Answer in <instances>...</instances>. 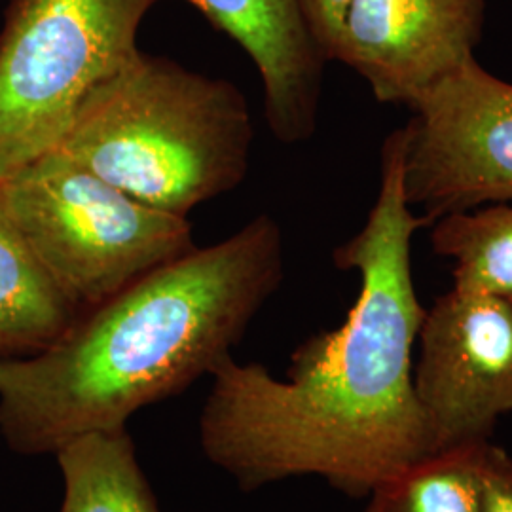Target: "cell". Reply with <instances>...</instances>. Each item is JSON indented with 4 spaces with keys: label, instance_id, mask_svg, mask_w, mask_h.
<instances>
[{
    "label": "cell",
    "instance_id": "1",
    "mask_svg": "<svg viewBox=\"0 0 512 512\" xmlns=\"http://www.w3.org/2000/svg\"><path fill=\"white\" fill-rule=\"evenodd\" d=\"M429 226L404 200L401 133L382 147L380 190L365 226L334 251L361 289L346 321L300 344L287 378L226 357L200 414L205 459L241 492L319 476L359 499L431 454L414 391L425 308L412 239Z\"/></svg>",
    "mask_w": 512,
    "mask_h": 512
},
{
    "label": "cell",
    "instance_id": "2",
    "mask_svg": "<svg viewBox=\"0 0 512 512\" xmlns=\"http://www.w3.org/2000/svg\"><path fill=\"white\" fill-rule=\"evenodd\" d=\"M285 277L279 224L258 215L82 311L40 353L0 359V437L55 456L84 433L122 429L232 355Z\"/></svg>",
    "mask_w": 512,
    "mask_h": 512
},
{
    "label": "cell",
    "instance_id": "3",
    "mask_svg": "<svg viewBox=\"0 0 512 512\" xmlns=\"http://www.w3.org/2000/svg\"><path fill=\"white\" fill-rule=\"evenodd\" d=\"M253 141L234 82L139 50L84 99L55 148L133 200L188 217L243 183Z\"/></svg>",
    "mask_w": 512,
    "mask_h": 512
},
{
    "label": "cell",
    "instance_id": "4",
    "mask_svg": "<svg viewBox=\"0 0 512 512\" xmlns=\"http://www.w3.org/2000/svg\"><path fill=\"white\" fill-rule=\"evenodd\" d=\"M0 188L35 255L84 311L198 247L188 217L133 200L59 148Z\"/></svg>",
    "mask_w": 512,
    "mask_h": 512
},
{
    "label": "cell",
    "instance_id": "5",
    "mask_svg": "<svg viewBox=\"0 0 512 512\" xmlns=\"http://www.w3.org/2000/svg\"><path fill=\"white\" fill-rule=\"evenodd\" d=\"M160 0H10L0 29V183L54 150L84 99L139 52Z\"/></svg>",
    "mask_w": 512,
    "mask_h": 512
},
{
    "label": "cell",
    "instance_id": "6",
    "mask_svg": "<svg viewBox=\"0 0 512 512\" xmlns=\"http://www.w3.org/2000/svg\"><path fill=\"white\" fill-rule=\"evenodd\" d=\"M401 128V183L408 207L429 224L512 203V84L476 57L410 105Z\"/></svg>",
    "mask_w": 512,
    "mask_h": 512
},
{
    "label": "cell",
    "instance_id": "7",
    "mask_svg": "<svg viewBox=\"0 0 512 512\" xmlns=\"http://www.w3.org/2000/svg\"><path fill=\"white\" fill-rule=\"evenodd\" d=\"M414 391L431 454L490 442L512 412V306L452 285L425 308Z\"/></svg>",
    "mask_w": 512,
    "mask_h": 512
},
{
    "label": "cell",
    "instance_id": "8",
    "mask_svg": "<svg viewBox=\"0 0 512 512\" xmlns=\"http://www.w3.org/2000/svg\"><path fill=\"white\" fill-rule=\"evenodd\" d=\"M486 0H349L332 61L359 74L376 101L410 107L475 57Z\"/></svg>",
    "mask_w": 512,
    "mask_h": 512
},
{
    "label": "cell",
    "instance_id": "9",
    "mask_svg": "<svg viewBox=\"0 0 512 512\" xmlns=\"http://www.w3.org/2000/svg\"><path fill=\"white\" fill-rule=\"evenodd\" d=\"M238 42L262 80L264 118L283 145L317 131L329 59L311 33L302 0H184Z\"/></svg>",
    "mask_w": 512,
    "mask_h": 512
},
{
    "label": "cell",
    "instance_id": "10",
    "mask_svg": "<svg viewBox=\"0 0 512 512\" xmlns=\"http://www.w3.org/2000/svg\"><path fill=\"white\" fill-rule=\"evenodd\" d=\"M82 311L35 255L0 188V359L50 348Z\"/></svg>",
    "mask_w": 512,
    "mask_h": 512
},
{
    "label": "cell",
    "instance_id": "11",
    "mask_svg": "<svg viewBox=\"0 0 512 512\" xmlns=\"http://www.w3.org/2000/svg\"><path fill=\"white\" fill-rule=\"evenodd\" d=\"M55 459L63 476L59 512H162L128 427L84 433Z\"/></svg>",
    "mask_w": 512,
    "mask_h": 512
},
{
    "label": "cell",
    "instance_id": "12",
    "mask_svg": "<svg viewBox=\"0 0 512 512\" xmlns=\"http://www.w3.org/2000/svg\"><path fill=\"white\" fill-rule=\"evenodd\" d=\"M431 245L454 262V285L512 306V203L442 217L433 222Z\"/></svg>",
    "mask_w": 512,
    "mask_h": 512
},
{
    "label": "cell",
    "instance_id": "13",
    "mask_svg": "<svg viewBox=\"0 0 512 512\" xmlns=\"http://www.w3.org/2000/svg\"><path fill=\"white\" fill-rule=\"evenodd\" d=\"M486 444L427 454L380 484L363 512H482Z\"/></svg>",
    "mask_w": 512,
    "mask_h": 512
},
{
    "label": "cell",
    "instance_id": "14",
    "mask_svg": "<svg viewBox=\"0 0 512 512\" xmlns=\"http://www.w3.org/2000/svg\"><path fill=\"white\" fill-rule=\"evenodd\" d=\"M482 512H512V456L495 442L482 456Z\"/></svg>",
    "mask_w": 512,
    "mask_h": 512
},
{
    "label": "cell",
    "instance_id": "15",
    "mask_svg": "<svg viewBox=\"0 0 512 512\" xmlns=\"http://www.w3.org/2000/svg\"><path fill=\"white\" fill-rule=\"evenodd\" d=\"M348 2L349 0H302L311 33L329 61H332L334 55Z\"/></svg>",
    "mask_w": 512,
    "mask_h": 512
}]
</instances>
